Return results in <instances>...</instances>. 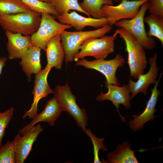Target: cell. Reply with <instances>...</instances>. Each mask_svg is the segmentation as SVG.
<instances>
[{
  "label": "cell",
  "instance_id": "31",
  "mask_svg": "<svg viewBox=\"0 0 163 163\" xmlns=\"http://www.w3.org/2000/svg\"><path fill=\"white\" fill-rule=\"evenodd\" d=\"M42 2H51V0H39Z\"/></svg>",
  "mask_w": 163,
  "mask_h": 163
},
{
  "label": "cell",
  "instance_id": "10",
  "mask_svg": "<svg viewBox=\"0 0 163 163\" xmlns=\"http://www.w3.org/2000/svg\"><path fill=\"white\" fill-rule=\"evenodd\" d=\"M51 69L46 66L38 73L35 75L34 86L32 94L34 95L33 102L30 109L25 112L22 118L28 117L33 119L37 113L38 104L42 99L46 97L50 94H53V91L50 87L47 81L48 74Z\"/></svg>",
  "mask_w": 163,
  "mask_h": 163
},
{
  "label": "cell",
  "instance_id": "6",
  "mask_svg": "<svg viewBox=\"0 0 163 163\" xmlns=\"http://www.w3.org/2000/svg\"><path fill=\"white\" fill-rule=\"evenodd\" d=\"M117 36L115 32L111 36L87 39L83 43L79 52L74 56V61H76L88 56L96 59H105L114 52V42Z\"/></svg>",
  "mask_w": 163,
  "mask_h": 163
},
{
  "label": "cell",
  "instance_id": "14",
  "mask_svg": "<svg viewBox=\"0 0 163 163\" xmlns=\"http://www.w3.org/2000/svg\"><path fill=\"white\" fill-rule=\"evenodd\" d=\"M162 75V73H161L154 88L151 89V95L144 110L139 115L132 116L133 119L129 122L128 125L133 131L136 132L142 129L145 123L148 121H152L156 117L154 114L156 111L155 107L158 96L160 94V91L158 89V86Z\"/></svg>",
  "mask_w": 163,
  "mask_h": 163
},
{
  "label": "cell",
  "instance_id": "21",
  "mask_svg": "<svg viewBox=\"0 0 163 163\" xmlns=\"http://www.w3.org/2000/svg\"><path fill=\"white\" fill-rule=\"evenodd\" d=\"M144 23L147 24L149 30L147 32L149 37L157 38L163 46V18L158 16L149 14L145 17Z\"/></svg>",
  "mask_w": 163,
  "mask_h": 163
},
{
  "label": "cell",
  "instance_id": "13",
  "mask_svg": "<svg viewBox=\"0 0 163 163\" xmlns=\"http://www.w3.org/2000/svg\"><path fill=\"white\" fill-rule=\"evenodd\" d=\"M157 54L156 53L149 59L150 68L148 72L140 75L136 82L133 81L131 78L129 80L127 85L131 94V100L139 93L146 95L149 85L156 82L159 69L157 65Z\"/></svg>",
  "mask_w": 163,
  "mask_h": 163
},
{
  "label": "cell",
  "instance_id": "12",
  "mask_svg": "<svg viewBox=\"0 0 163 163\" xmlns=\"http://www.w3.org/2000/svg\"><path fill=\"white\" fill-rule=\"evenodd\" d=\"M105 86L108 89L106 93L101 91L97 97L96 100L102 102L107 100L112 102L118 112L123 122L126 120L120 113L119 108L120 104H122L126 109H129L131 107L130 103V92L127 84H124L122 86L115 84H107L105 83Z\"/></svg>",
  "mask_w": 163,
  "mask_h": 163
},
{
  "label": "cell",
  "instance_id": "8",
  "mask_svg": "<svg viewBox=\"0 0 163 163\" xmlns=\"http://www.w3.org/2000/svg\"><path fill=\"white\" fill-rule=\"evenodd\" d=\"M75 65L82 66L88 69L96 70L105 77L107 84L120 85V83L116 76L117 69L123 66L125 63V59L118 54L114 58L106 60L104 59H97L91 61L83 58L76 61Z\"/></svg>",
  "mask_w": 163,
  "mask_h": 163
},
{
  "label": "cell",
  "instance_id": "32",
  "mask_svg": "<svg viewBox=\"0 0 163 163\" xmlns=\"http://www.w3.org/2000/svg\"><path fill=\"white\" fill-rule=\"evenodd\" d=\"M113 1H115L116 2H118L119 1H121V0H112Z\"/></svg>",
  "mask_w": 163,
  "mask_h": 163
},
{
  "label": "cell",
  "instance_id": "15",
  "mask_svg": "<svg viewBox=\"0 0 163 163\" xmlns=\"http://www.w3.org/2000/svg\"><path fill=\"white\" fill-rule=\"evenodd\" d=\"M59 23L73 27L78 31L82 30L85 27L90 26L97 29L109 25L105 18H95L86 17L73 11L56 17Z\"/></svg>",
  "mask_w": 163,
  "mask_h": 163
},
{
  "label": "cell",
  "instance_id": "9",
  "mask_svg": "<svg viewBox=\"0 0 163 163\" xmlns=\"http://www.w3.org/2000/svg\"><path fill=\"white\" fill-rule=\"evenodd\" d=\"M149 0H121L117 5H104L101 10L109 24L112 26L119 21L133 18L138 13L141 6Z\"/></svg>",
  "mask_w": 163,
  "mask_h": 163
},
{
  "label": "cell",
  "instance_id": "28",
  "mask_svg": "<svg viewBox=\"0 0 163 163\" xmlns=\"http://www.w3.org/2000/svg\"><path fill=\"white\" fill-rule=\"evenodd\" d=\"M14 109L11 107L3 112H0V147L6 128L11 120Z\"/></svg>",
  "mask_w": 163,
  "mask_h": 163
},
{
  "label": "cell",
  "instance_id": "11",
  "mask_svg": "<svg viewBox=\"0 0 163 163\" xmlns=\"http://www.w3.org/2000/svg\"><path fill=\"white\" fill-rule=\"evenodd\" d=\"M43 131L40 124L35 125L25 134L18 133L12 141L16 163H23L29 154L34 142Z\"/></svg>",
  "mask_w": 163,
  "mask_h": 163
},
{
  "label": "cell",
  "instance_id": "2",
  "mask_svg": "<svg viewBox=\"0 0 163 163\" xmlns=\"http://www.w3.org/2000/svg\"><path fill=\"white\" fill-rule=\"evenodd\" d=\"M112 29V26L107 25L94 30L62 31L60 34L66 63L67 64L74 61V56L78 53L82 44L85 40L102 37L110 32Z\"/></svg>",
  "mask_w": 163,
  "mask_h": 163
},
{
  "label": "cell",
  "instance_id": "4",
  "mask_svg": "<svg viewBox=\"0 0 163 163\" xmlns=\"http://www.w3.org/2000/svg\"><path fill=\"white\" fill-rule=\"evenodd\" d=\"M54 97L62 111H66L72 117L77 126L85 132L88 117L86 110L80 108L76 102V98L72 93L67 82L64 85H57L53 90Z\"/></svg>",
  "mask_w": 163,
  "mask_h": 163
},
{
  "label": "cell",
  "instance_id": "29",
  "mask_svg": "<svg viewBox=\"0 0 163 163\" xmlns=\"http://www.w3.org/2000/svg\"><path fill=\"white\" fill-rule=\"evenodd\" d=\"M147 10L149 14L163 18V0H149Z\"/></svg>",
  "mask_w": 163,
  "mask_h": 163
},
{
  "label": "cell",
  "instance_id": "19",
  "mask_svg": "<svg viewBox=\"0 0 163 163\" xmlns=\"http://www.w3.org/2000/svg\"><path fill=\"white\" fill-rule=\"evenodd\" d=\"M39 47L31 45L21 57L19 64L27 76L29 82L31 81V75H36L41 70L40 52Z\"/></svg>",
  "mask_w": 163,
  "mask_h": 163
},
{
  "label": "cell",
  "instance_id": "18",
  "mask_svg": "<svg viewBox=\"0 0 163 163\" xmlns=\"http://www.w3.org/2000/svg\"><path fill=\"white\" fill-rule=\"evenodd\" d=\"M45 51L46 66L51 69L54 67L56 69H62L65 55L60 34L56 35L48 42Z\"/></svg>",
  "mask_w": 163,
  "mask_h": 163
},
{
  "label": "cell",
  "instance_id": "33",
  "mask_svg": "<svg viewBox=\"0 0 163 163\" xmlns=\"http://www.w3.org/2000/svg\"><path fill=\"white\" fill-rule=\"evenodd\" d=\"M134 0V1H140L141 0Z\"/></svg>",
  "mask_w": 163,
  "mask_h": 163
},
{
  "label": "cell",
  "instance_id": "17",
  "mask_svg": "<svg viewBox=\"0 0 163 163\" xmlns=\"http://www.w3.org/2000/svg\"><path fill=\"white\" fill-rule=\"evenodd\" d=\"M7 38V49L9 60L21 58L32 45L31 37L19 33L5 31Z\"/></svg>",
  "mask_w": 163,
  "mask_h": 163
},
{
  "label": "cell",
  "instance_id": "26",
  "mask_svg": "<svg viewBox=\"0 0 163 163\" xmlns=\"http://www.w3.org/2000/svg\"><path fill=\"white\" fill-rule=\"evenodd\" d=\"M88 135L92 142L94 148V163H101L99 156V152L100 150L104 151L107 150L106 146L104 145V138H99L94 134L90 129H86L85 131Z\"/></svg>",
  "mask_w": 163,
  "mask_h": 163
},
{
  "label": "cell",
  "instance_id": "23",
  "mask_svg": "<svg viewBox=\"0 0 163 163\" xmlns=\"http://www.w3.org/2000/svg\"><path fill=\"white\" fill-rule=\"evenodd\" d=\"M31 11L21 0H0V17L5 15Z\"/></svg>",
  "mask_w": 163,
  "mask_h": 163
},
{
  "label": "cell",
  "instance_id": "30",
  "mask_svg": "<svg viewBox=\"0 0 163 163\" xmlns=\"http://www.w3.org/2000/svg\"><path fill=\"white\" fill-rule=\"evenodd\" d=\"M7 59L5 57H0V75L1 74L3 68L5 66Z\"/></svg>",
  "mask_w": 163,
  "mask_h": 163
},
{
  "label": "cell",
  "instance_id": "5",
  "mask_svg": "<svg viewBox=\"0 0 163 163\" xmlns=\"http://www.w3.org/2000/svg\"><path fill=\"white\" fill-rule=\"evenodd\" d=\"M148 1L140 7L137 14L130 19H125L117 22L114 25L123 28L134 36L145 49L151 50L156 46V41L153 37H149L145 29L144 21L147 10Z\"/></svg>",
  "mask_w": 163,
  "mask_h": 163
},
{
  "label": "cell",
  "instance_id": "24",
  "mask_svg": "<svg viewBox=\"0 0 163 163\" xmlns=\"http://www.w3.org/2000/svg\"><path fill=\"white\" fill-rule=\"evenodd\" d=\"M51 3L55 7L58 15L69 12L72 10L80 12L90 17L81 7L78 0H51Z\"/></svg>",
  "mask_w": 163,
  "mask_h": 163
},
{
  "label": "cell",
  "instance_id": "22",
  "mask_svg": "<svg viewBox=\"0 0 163 163\" xmlns=\"http://www.w3.org/2000/svg\"><path fill=\"white\" fill-rule=\"evenodd\" d=\"M112 0H83L79 4L82 8L92 18H104L101 10L104 5H112Z\"/></svg>",
  "mask_w": 163,
  "mask_h": 163
},
{
  "label": "cell",
  "instance_id": "25",
  "mask_svg": "<svg viewBox=\"0 0 163 163\" xmlns=\"http://www.w3.org/2000/svg\"><path fill=\"white\" fill-rule=\"evenodd\" d=\"M32 11L41 14L47 13L54 16L58 15L55 7L51 2H42L39 0H21Z\"/></svg>",
  "mask_w": 163,
  "mask_h": 163
},
{
  "label": "cell",
  "instance_id": "1",
  "mask_svg": "<svg viewBox=\"0 0 163 163\" xmlns=\"http://www.w3.org/2000/svg\"><path fill=\"white\" fill-rule=\"evenodd\" d=\"M115 32L125 43L130 77L137 79L140 75L144 74L148 63L145 49L134 36L123 28H118L115 30Z\"/></svg>",
  "mask_w": 163,
  "mask_h": 163
},
{
  "label": "cell",
  "instance_id": "27",
  "mask_svg": "<svg viewBox=\"0 0 163 163\" xmlns=\"http://www.w3.org/2000/svg\"><path fill=\"white\" fill-rule=\"evenodd\" d=\"M0 163H16L12 141H8L0 147Z\"/></svg>",
  "mask_w": 163,
  "mask_h": 163
},
{
  "label": "cell",
  "instance_id": "7",
  "mask_svg": "<svg viewBox=\"0 0 163 163\" xmlns=\"http://www.w3.org/2000/svg\"><path fill=\"white\" fill-rule=\"evenodd\" d=\"M54 16L47 13L41 14V20L37 31L31 36V45L45 51L48 42L56 35L72 27L56 21Z\"/></svg>",
  "mask_w": 163,
  "mask_h": 163
},
{
  "label": "cell",
  "instance_id": "16",
  "mask_svg": "<svg viewBox=\"0 0 163 163\" xmlns=\"http://www.w3.org/2000/svg\"><path fill=\"white\" fill-rule=\"evenodd\" d=\"M62 112L56 99L54 97L47 101L41 112L37 114L33 118L32 120L20 129L19 132L23 135L37 123L41 122H46L50 126H53Z\"/></svg>",
  "mask_w": 163,
  "mask_h": 163
},
{
  "label": "cell",
  "instance_id": "3",
  "mask_svg": "<svg viewBox=\"0 0 163 163\" xmlns=\"http://www.w3.org/2000/svg\"><path fill=\"white\" fill-rule=\"evenodd\" d=\"M41 14L31 11L3 15L0 17V26L5 31L31 36L40 26Z\"/></svg>",
  "mask_w": 163,
  "mask_h": 163
},
{
  "label": "cell",
  "instance_id": "20",
  "mask_svg": "<svg viewBox=\"0 0 163 163\" xmlns=\"http://www.w3.org/2000/svg\"><path fill=\"white\" fill-rule=\"evenodd\" d=\"M130 143L127 141L118 144L115 150L109 153L107 155L109 163H138L135 152L131 149Z\"/></svg>",
  "mask_w": 163,
  "mask_h": 163
}]
</instances>
